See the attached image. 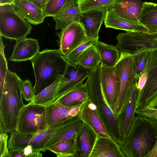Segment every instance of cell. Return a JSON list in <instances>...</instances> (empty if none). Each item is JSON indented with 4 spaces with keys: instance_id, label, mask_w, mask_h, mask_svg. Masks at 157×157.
Wrapping results in <instances>:
<instances>
[{
    "instance_id": "obj_1",
    "label": "cell",
    "mask_w": 157,
    "mask_h": 157,
    "mask_svg": "<svg viewBox=\"0 0 157 157\" xmlns=\"http://www.w3.org/2000/svg\"><path fill=\"white\" fill-rule=\"evenodd\" d=\"M157 139V127L147 118L136 116L120 149L124 157H147Z\"/></svg>"
},
{
    "instance_id": "obj_2",
    "label": "cell",
    "mask_w": 157,
    "mask_h": 157,
    "mask_svg": "<svg viewBox=\"0 0 157 157\" xmlns=\"http://www.w3.org/2000/svg\"><path fill=\"white\" fill-rule=\"evenodd\" d=\"M22 80L15 72L9 70L0 93V124L7 133L16 130L18 114L25 105L21 90Z\"/></svg>"
},
{
    "instance_id": "obj_3",
    "label": "cell",
    "mask_w": 157,
    "mask_h": 157,
    "mask_svg": "<svg viewBox=\"0 0 157 157\" xmlns=\"http://www.w3.org/2000/svg\"><path fill=\"white\" fill-rule=\"evenodd\" d=\"M35 78V95L65 73L69 64L59 49H45L30 60Z\"/></svg>"
},
{
    "instance_id": "obj_4",
    "label": "cell",
    "mask_w": 157,
    "mask_h": 157,
    "mask_svg": "<svg viewBox=\"0 0 157 157\" xmlns=\"http://www.w3.org/2000/svg\"><path fill=\"white\" fill-rule=\"evenodd\" d=\"M99 65L88 76L85 82L88 90V100L95 105L98 113L109 135L119 145L123 136L117 117L108 105L102 90Z\"/></svg>"
},
{
    "instance_id": "obj_5",
    "label": "cell",
    "mask_w": 157,
    "mask_h": 157,
    "mask_svg": "<svg viewBox=\"0 0 157 157\" xmlns=\"http://www.w3.org/2000/svg\"><path fill=\"white\" fill-rule=\"evenodd\" d=\"M121 56L115 66L119 80L118 95L116 101L111 107L117 117L126 101L138 76L135 70L132 55L127 52H120Z\"/></svg>"
},
{
    "instance_id": "obj_6",
    "label": "cell",
    "mask_w": 157,
    "mask_h": 157,
    "mask_svg": "<svg viewBox=\"0 0 157 157\" xmlns=\"http://www.w3.org/2000/svg\"><path fill=\"white\" fill-rule=\"evenodd\" d=\"M25 19L12 4L0 5V36L16 41L26 38L32 26Z\"/></svg>"
},
{
    "instance_id": "obj_7",
    "label": "cell",
    "mask_w": 157,
    "mask_h": 157,
    "mask_svg": "<svg viewBox=\"0 0 157 157\" xmlns=\"http://www.w3.org/2000/svg\"><path fill=\"white\" fill-rule=\"evenodd\" d=\"M138 77L137 87L139 91L136 110L142 108L157 94V49L151 50L146 64Z\"/></svg>"
},
{
    "instance_id": "obj_8",
    "label": "cell",
    "mask_w": 157,
    "mask_h": 157,
    "mask_svg": "<svg viewBox=\"0 0 157 157\" xmlns=\"http://www.w3.org/2000/svg\"><path fill=\"white\" fill-rule=\"evenodd\" d=\"M48 128L45 106L30 102L21 109L17 120L16 131L22 134H38Z\"/></svg>"
},
{
    "instance_id": "obj_9",
    "label": "cell",
    "mask_w": 157,
    "mask_h": 157,
    "mask_svg": "<svg viewBox=\"0 0 157 157\" xmlns=\"http://www.w3.org/2000/svg\"><path fill=\"white\" fill-rule=\"evenodd\" d=\"M57 125L50 127L39 134L20 133L16 131L10 134L8 140L9 149L17 148L24 149L28 146H31L34 150L44 152L45 146L55 133Z\"/></svg>"
},
{
    "instance_id": "obj_10",
    "label": "cell",
    "mask_w": 157,
    "mask_h": 157,
    "mask_svg": "<svg viewBox=\"0 0 157 157\" xmlns=\"http://www.w3.org/2000/svg\"><path fill=\"white\" fill-rule=\"evenodd\" d=\"M117 46L120 52H127L132 55L139 49H157V33L154 34L128 32L118 33Z\"/></svg>"
},
{
    "instance_id": "obj_11",
    "label": "cell",
    "mask_w": 157,
    "mask_h": 157,
    "mask_svg": "<svg viewBox=\"0 0 157 157\" xmlns=\"http://www.w3.org/2000/svg\"><path fill=\"white\" fill-rule=\"evenodd\" d=\"M57 35L59 39V49L64 56L90 39L79 22H74L61 29Z\"/></svg>"
},
{
    "instance_id": "obj_12",
    "label": "cell",
    "mask_w": 157,
    "mask_h": 157,
    "mask_svg": "<svg viewBox=\"0 0 157 157\" xmlns=\"http://www.w3.org/2000/svg\"><path fill=\"white\" fill-rule=\"evenodd\" d=\"M99 71L101 86L110 108L117 100L119 80L115 66L109 67L100 63Z\"/></svg>"
},
{
    "instance_id": "obj_13",
    "label": "cell",
    "mask_w": 157,
    "mask_h": 157,
    "mask_svg": "<svg viewBox=\"0 0 157 157\" xmlns=\"http://www.w3.org/2000/svg\"><path fill=\"white\" fill-rule=\"evenodd\" d=\"M94 70L80 65L73 67L69 65L65 73L61 78L52 104L56 102L65 92L82 80L87 78Z\"/></svg>"
},
{
    "instance_id": "obj_14",
    "label": "cell",
    "mask_w": 157,
    "mask_h": 157,
    "mask_svg": "<svg viewBox=\"0 0 157 157\" xmlns=\"http://www.w3.org/2000/svg\"><path fill=\"white\" fill-rule=\"evenodd\" d=\"M78 115L98 136L111 138L98 113L95 105L89 100L81 105Z\"/></svg>"
},
{
    "instance_id": "obj_15",
    "label": "cell",
    "mask_w": 157,
    "mask_h": 157,
    "mask_svg": "<svg viewBox=\"0 0 157 157\" xmlns=\"http://www.w3.org/2000/svg\"><path fill=\"white\" fill-rule=\"evenodd\" d=\"M83 122L78 114L63 121L58 125L55 133L51 137L45 146V150L60 141L76 137L77 132Z\"/></svg>"
},
{
    "instance_id": "obj_16",
    "label": "cell",
    "mask_w": 157,
    "mask_h": 157,
    "mask_svg": "<svg viewBox=\"0 0 157 157\" xmlns=\"http://www.w3.org/2000/svg\"><path fill=\"white\" fill-rule=\"evenodd\" d=\"M138 80L134 83L128 98L117 116L121 134L123 137L127 133L135 117L136 105L138 93Z\"/></svg>"
},
{
    "instance_id": "obj_17",
    "label": "cell",
    "mask_w": 157,
    "mask_h": 157,
    "mask_svg": "<svg viewBox=\"0 0 157 157\" xmlns=\"http://www.w3.org/2000/svg\"><path fill=\"white\" fill-rule=\"evenodd\" d=\"M12 54L9 60L13 62L30 60L39 52L40 46L37 39L25 38L16 41Z\"/></svg>"
},
{
    "instance_id": "obj_18",
    "label": "cell",
    "mask_w": 157,
    "mask_h": 157,
    "mask_svg": "<svg viewBox=\"0 0 157 157\" xmlns=\"http://www.w3.org/2000/svg\"><path fill=\"white\" fill-rule=\"evenodd\" d=\"M143 4L141 0H119L110 10L117 17L140 24V15Z\"/></svg>"
},
{
    "instance_id": "obj_19",
    "label": "cell",
    "mask_w": 157,
    "mask_h": 157,
    "mask_svg": "<svg viewBox=\"0 0 157 157\" xmlns=\"http://www.w3.org/2000/svg\"><path fill=\"white\" fill-rule=\"evenodd\" d=\"M81 105L67 106L56 102L45 107L48 128L54 126L67 118L78 114Z\"/></svg>"
},
{
    "instance_id": "obj_20",
    "label": "cell",
    "mask_w": 157,
    "mask_h": 157,
    "mask_svg": "<svg viewBox=\"0 0 157 157\" xmlns=\"http://www.w3.org/2000/svg\"><path fill=\"white\" fill-rule=\"evenodd\" d=\"M107 11L92 10L81 13L79 22L88 39L99 36L101 27L104 21Z\"/></svg>"
},
{
    "instance_id": "obj_21",
    "label": "cell",
    "mask_w": 157,
    "mask_h": 157,
    "mask_svg": "<svg viewBox=\"0 0 157 157\" xmlns=\"http://www.w3.org/2000/svg\"><path fill=\"white\" fill-rule=\"evenodd\" d=\"M16 10L28 21L34 25L43 22L45 17L43 9L28 0H15L12 4Z\"/></svg>"
},
{
    "instance_id": "obj_22",
    "label": "cell",
    "mask_w": 157,
    "mask_h": 157,
    "mask_svg": "<svg viewBox=\"0 0 157 157\" xmlns=\"http://www.w3.org/2000/svg\"><path fill=\"white\" fill-rule=\"evenodd\" d=\"M97 137L94 130L83 122L76 135V142L78 148L76 157H89Z\"/></svg>"
},
{
    "instance_id": "obj_23",
    "label": "cell",
    "mask_w": 157,
    "mask_h": 157,
    "mask_svg": "<svg viewBox=\"0 0 157 157\" xmlns=\"http://www.w3.org/2000/svg\"><path fill=\"white\" fill-rule=\"evenodd\" d=\"M124 157L119 145L112 138L97 137L89 157Z\"/></svg>"
},
{
    "instance_id": "obj_24",
    "label": "cell",
    "mask_w": 157,
    "mask_h": 157,
    "mask_svg": "<svg viewBox=\"0 0 157 157\" xmlns=\"http://www.w3.org/2000/svg\"><path fill=\"white\" fill-rule=\"evenodd\" d=\"M81 12L77 0H72L61 10L53 17L56 30L64 28L74 22H79Z\"/></svg>"
},
{
    "instance_id": "obj_25",
    "label": "cell",
    "mask_w": 157,
    "mask_h": 157,
    "mask_svg": "<svg viewBox=\"0 0 157 157\" xmlns=\"http://www.w3.org/2000/svg\"><path fill=\"white\" fill-rule=\"evenodd\" d=\"M82 80L64 93L56 102L67 106L80 105L89 99V92Z\"/></svg>"
},
{
    "instance_id": "obj_26",
    "label": "cell",
    "mask_w": 157,
    "mask_h": 157,
    "mask_svg": "<svg viewBox=\"0 0 157 157\" xmlns=\"http://www.w3.org/2000/svg\"><path fill=\"white\" fill-rule=\"evenodd\" d=\"M104 22L106 28L123 30L128 32L150 33L149 30L140 24L117 17L110 10L106 11Z\"/></svg>"
},
{
    "instance_id": "obj_27",
    "label": "cell",
    "mask_w": 157,
    "mask_h": 157,
    "mask_svg": "<svg viewBox=\"0 0 157 157\" xmlns=\"http://www.w3.org/2000/svg\"><path fill=\"white\" fill-rule=\"evenodd\" d=\"M139 23L149 32L150 34L157 33V4L144 2L141 10Z\"/></svg>"
},
{
    "instance_id": "obj_28",
    "label": "cell",
    "mask_w": 157,
    "mask_h": 157,
    "mask_svg": "<svg viewBox=\"0 0 157 157\" xmlns=\"http://www.w3.org/2000/svg\"><path fill=\"white\" fill-rule=\"evenodd\" d=\"M95 46L100 56V64L109 67H114L121 56L120 52L117 46L98 40Z\"/></svg>"
},
{
    "instance_id": "obj_29",
    "label": "cell",
    "mask_w": 157,
    "mask_h": 157,
    "mask_svg": "<svg viewBox=\"0 0 157 157\" xmlns=\"http://www.w3.org/2000/svg\"><path fill=\"white\" fill-rule=\"evenodd\" d=\"M58 157H76L78 148L76 137L62 140L57 142L48 148Z\"/></svg>"
},
{
    "instance_id": "obj_30",
    "label": "cell",
    "mask_w": 157,
    "mask_h": 157,
    "mask_svg": "<svg viewBox=\"0 0 157 157\" xmlns=\"http://www.w3.org/2000/svg\"><path fill=\"white\" fill-rule=\"evenodd\" d=\"M62 76H59L53 83L35 96L34 99L30 102L45 107L52 104Z\"/></svg>"
},
{
    "instance_id": "obj_31",
    "label": "cell",
    "mask_w": 157,
    "mask_h": 157,
    "mask_svg": "<svg viewBox=\"0 0 157 157\" xmlns=\"http://www.w3.org/2000/svg\"><path fill=\"white\" fill-rule=\"evenodd\" d=\"M96 44L90 46L85 50L80 57L77 65L94 69L100 64V57L95 46Z\"/></svg>"
},
{
    "instance_id": "obj_32",
    "label": "cell",
    "mask_w": 157,
    "mask_h": 157,
    "mask_svg": "<svg viewBox=\"0 0 157 157\" xmlns=\"http://www.w3.org/2000/svg\"><path fill=\"white\" fill-rule=\"evenodd\" d=\"M119 0H77L81 13L92 10H110Z\"/></svg>"
},
{
    "instance_id": "obj_33",
    "label": "cell",
    "mask_w": 157,
    "mask_h": 157,
    "mask_svg": "<svg viewBox=\"0 0 157 157\" xmlns=\"http://www.w3.org/2000/svg\"><path fill=\"white\" fill-rule=\"evenodd\" d=\"M98 39L99 36L88 39L68 55L63 56L68 64L73 67L76 66L78 60L82 54L89 47L95 44Z\"/></svg>"
},
{
    "instance_id": "obj_34",
    "label": "cell",
    "mask_w": 157,
    "mask_h": 157,
    "mask_svg": "<svg viewBox=\"0 0 157 157\" xmlns=\"http://www.w3.org/2000/svg\"><path fill=\"white\" fill-rule=\"evenodd\" d=\"M151 51L147 48H143L132 54L135 70L138 77L146 64Z\"/></svg>"
},
{
    "instance_id": "obj_35",
    "label": "cell",
    "mask_w": 157,
    "mask_h": 157,
    "mask_svg": "<svg viewBox=\"0 0 157 157\" xmlns=\"http://www.w3.org/2000/svg\"><path fill=\"white\" fill-rule=\"evenodd\" d=\"M72 0H49L43 9L45 17L58 14L69 2Z\"/></svg>"
},
{
    "instance_id": "obj_36",
    "label": "cell",
    "mask_w": 157,
    "mask_h": 157,
    "mask_svg": "<svg viewBox=\"0 0 157 157\" xmlns=\"http://www.w3.org/2000/svg\"><path fill=\"white\" fill-rule=\"evenodd\" d=\"M0 38V93L2 90L6 75L9 71L7 62L4 53V45L2 36Z\"/></svg>"
},
{
    "instance_id": "obj_37",
    "label": "cell",
    "mask_w": 157,
    "mask_h": 157,
    "mask_svg": "<svg viewBox=\"0 0 157 157\" xmlns=\"http://www.w3.org/2000/svg\"><path fill=\"white\" fill-rule=\"evenodd\" d=\"M21 90L23 97L26 101H30L34 99L35 96L34 88L30 80H22Z\"/></svg>"
},
{
    "instance_id": "obj_38",
    "label": "cell",
    "mask_w": 157,
    "mask_h": 157,
    "mask_svg": "<svg viewBox=\"0 0 157 157\" xmlns=\"http://www.w3.org/2000/svg\"><path fill=\"white\" fill-rule=\"evenodd\" d=\"M0 126V157H10L8 146V136L2 125Z\"/></svg>"
},
{
    "instance_id": "obj_39",
    "label": "cell",
    "mask_w": 157,
    "mask_h": 157,
    "mask_svg": "<svg viewBox=\"0 0 157 157\" xmlns=\"http://www.w3.org/2000/svg\"><path fill=\"white\" fill-rule=\"evenodd\" d=\"M135 114L145 117L157 127V109L151 108H144L136 110Z\"/></svg>"
},
{
    "instance_id": "obj_40",
    "label": "cell",
    "mask_w": 157,
    "mask_h": 157,
    "mask_svg": "<svg viewBox=\"0 0 157 157\" xmlns=\"http://www.w3.org/2000/svg\"><path fill=\"white\" fill-rule=\"evenodd\" d=\"M144 108H151L157 109V94L150 99L141 109Z\"/></svg>"
},
{
    "instance_id": "obj_41",
    "label": "cell",
    "mask_w": 157,
    "mask_h": 157,
    "mask_svg": "<svg viewBox=\"0 0 157 157\" xmlns=\"http://www.w3.org/2000/svg\"><path fill=\"white\" fill-rule=\"evenodd\" d=\"M10 157H25L24 149L17 148L10 149Z\"/></svg>"
},
{
    "instance_id": "obj_42",
    "label": "cell",
    "mask_w": 157,
    "mask_h": 157,
    "mask_svg": "<svg viewBox=\"0 0 157 157\" xmlns=\"http://www.w3.org/2000/svg\"><path fill=\"white\" fill-rule=\"evenodd\" d=\"M147 157H157V139L153 148Z\"/></svg>"
},
{
    "instance_id": "obj_43",
    "label": "cell",
    "mask_w": 157,
    "mask_h": 157,
    "mask_svg": "<svg viewBox=\"0 0 157 157\" xmlns=\"http://www.w3.org/2000/svg\"><path fill=\"white\" fill-rule=\"evenodd\" d=\"M33 2L39 7L43 9L44 8L46 2L45 0H28Z\"/></svg>"
},
{
    "instance_id": "obj_44",
    "label": "cell",
    "mask_w": 157,
    "mask_h": 157,
    "mask_svg": "<svg viewBox=\"0 0 157 157\" xmlns=\"http://www.w3.org/2000/svg\"><path fill=\"white\" fill-rule=\"evenodd\" d=\"M15 0H0V5L13 4Z\"/></svg>"
},
{
    "instance_id": "obj_45",
    "label": "cell",
    "mask_w": 157,
    "mask_h": 157,
    "mask_svg": "<svg viewBox=\"0 0 157 157\" xmlns=\"http://www.w3.org/2000/svg\"><path fill=\"white\" fill-rule=\"evenodd\" d=\"M49 0H45V2L46 3Z\"/></svg>"
}]
</instances>
